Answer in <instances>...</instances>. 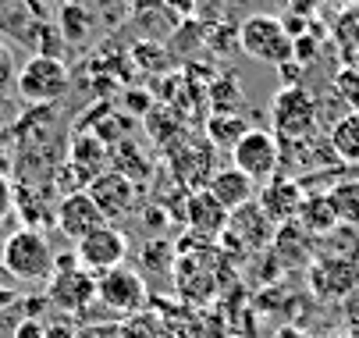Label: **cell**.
<instances>
[{"label": "cell", "mask_w": 359, "mask_h": 338, "mask_svg": "<svg viewBox=\"0 0 359 338\" xmlns=\"http://www.w3.org/2000/svg\"><path fill=\"white\" fill-rule=\"evenodd\" d=\"M0 260H4V271L11 274V281H25V285L50 281L57 271L54 246H50L46 235L36 231V228L11 231L4 238V246H0Z\"/></svg>", "instance_id": "obj_1"}, {"label": "cell", "mask_w": 359, "mask_h": 338, "mask_svg": "<svg viewBox=\"0 0 359 338\" xmlns=\"http://www.w3.org/2000/svg\"><path fill=\"white\" fill-rule=\"evenodd\" d=\"M238 50L256 58V61H264V65L281 68V65L295 61V39L288 36L281 18L256 11V15H245L238 22Z\"/></svg>", "instance_id": "obj_2"}, {"label": "cell", "mask_w": 359, "mask_h": 338, "mask_svg": "<svg viewBox=\"0 0 359 338\" xmlns=\"http://www.w3.org/2000/svg\"><path fill=\"white\" fill-rule=\"evenodd\" d=\"M72 86V75H68V65L54 54H36L29 58L18 75H15V89L25 104L32 107H50V104H57L61 96L68 93Z\"/></svg>", "instance_id": "obj_3"}, {"label": "cell", "mask_w": 359, "mask_h": 338, "mask_svg": "<svg viewBox=\"0 0 359 338\" xmlns=\"http://www.w3.org/2000/svg\"><path fill=\"white\" fill-rule=\"evenodd\" d=\"M271 121H274V135L281 142H302V139L317 135L320 107L302 86H285L271 100Z\"/></svg>", "instance_id": "obj_4"}, {"label": "cell", "mask_w": 359, "mask_h": 338, "mask_svg": "<svg viewBox=\"0 0 359 338\" xmlns=\"http://www.w3.org/2000/svg\"><path fill=\"white\" fill-rule=\"evenodd\" d=\"M231 164L256 185L271 182L274 175H281V139L267 128H245L231 147Z\"/></svg>", "instance_id": "obj_5"}, {"label": "cell", "mask_w": 359, "mask_h": 338, "mask_svg": "<svg viewBox=\"0 0 359 338\" xmlns=\"http://www.w3.org/2000/svg\"><path fill=\"white\" fill-rule=\"evenodd\" d=\"M146 299H149V288H146V278L135 267L121 264V267L96 274V303L107 306L111 313H121V317L142 313Z\"/></svg>", "instance_id": "obj_6"}, {"label": "cell", "mask_w": 359, "mask_h": 338, "mask_svg": "<svg viewBox=\"0 0 359 338\" xmlns=\"http://www.w3.org/2000/svg\"><path fill=\"white\" fill-rule=\"evenodd\" d=\"M46 299L68 313L86 310L89 303H96V274L86 271L79 260H57V271L46 285Z\"/></svg>", "instance_id": "obj_7"}, {"label": "cell", "mask_w": 359, "mask_h": 338, "mask_svg": "<svg viewBox=\"0 0 359 338\" xmlns=\"http://www.w3.org/2000/svg\"><path fill=\"white\" fill-rule=\"evenodd\" d=\"M125 257H128V238L114 224H100L96 231H89L86 238L75 243V260L86 271H93V274H104L111 267H121Z\"/></svg>", "instance_id": "obj_8"}, {"label": "cell", "mask_w": 359, "mask_h": 338, "mask_svg": "<svg viewBox=\"0 0 359 338\" xmlns=\"http://www.w3.org/2000/svg\"><path fill=\"white\" fill-rule=\"evenodd\" d=\"M86 192L96 200L100 214L107 217V224L128 217V214L135 210V203H139V185H135L125 171H118V168L100 171V175L86 185Z\"/></svg>", "instance_id": "obj_9"}, {"label": "cell", "mask_w": 359, "mask_h": 338, "mask_svg": "<svg viewBox=\"0 0 359 338\" xmlns=\"http://www.w3.org/2000/svg\"><path fill=\"white\" fill-rule=\"evenodd\" d=\"M274 235H278V224L264 214V207L256 203V200L228 214L224 238H228V243H235L238 250L260 253V250H267V246L274 243Z\"/></svg>", "instance_id": "obj_10"}, {"label": "cell", "mask_w": 359, "mask_h": 338, "mask_svg": "<svg viewBox=\"0 0 359 338\" xmlns=\"http://www.w3.org/2000/svg\"><path fill=\"white\" fill-rule=\"evenodd\" d=\"M100 224H107V217L100 214L96 200L89 196L86 189H75L68 192V196L57 203V228L72 238V243H79V238H86L89 231H96Z\"/></svg>", "instance_id": "obj_11"}, {"label": "cell", "mask_w": 359, "mask_h": 338, "mask_svg": "<svg viewBox=\"0 0 359 338\" xmlns=\"http://www.w3.org/2000/svg\"><path fill=\"white\" fill-rule=\"evenodd\" d=\"M310 285L320 299H345L352 288L359 285V264L352 257H324L310 271Z\"/></svg>", "instance_id": "obj_12"}, {"label": "cell", "mask_w": 359, "mask_h": 338, "mask_svg": "<svg viewBox=\"0 0 359 338\" xmlns=\"http://www.w3.org/2000/svg\"><path fill=\"white\" fill-rule=\"evenodd\" d=\"M302 196H306V189H302L295 178L274 175L271 182L260 185V196H256V203H260L264 214L281 228V224L295 221V214H299V207H302Z\"/></svg>", "instance_id": "obj_13"}, {"label": "cell", "mask_w": 359, "mask_h": 338, "mask_svg": "<svg viewBox=\"0 0 359 338\" xmlns=\"http://www.w3.org/2000/svg\"><path fill=\"white\" fill-rule=\"evenodd\" d=\"M210 192V196L231 214V210H238V207H245V203H252L256 196H260V185H256L249 175H242L235 164L231 168H221V171H214L210 175V182L203 185Z\"/></svg>", "instance_id": "obj_14"}, {"label": "cell", "mask_w": 359, "mask_h": 338, "mask_svg": "<svg viewBox=\"0 0 359 338\" xmlns=\"http://www.w3.org/2000/svg\"><path fill=\"white\" fill-rule=\"evenodd\" d=\"M185 221L196 235L203 238H214V235H224L228 228V210L210 196L207 189H192L185 196Z\"/></svg>", "instance_id": "obj_15"}, {"label": "cell", "mask_w": 359, "mask_h": 338, "mask_svg": "<svg viewBox=\"0 0 359 338\" xmlns=\"http://www.w3.org/2000/svg\"><path fill=\"white\" fill-rule=\"evenodd\" d=\"M295 224H299L306 235H313V238L331 235V231L338 228V214H334V203H331L327 192H306L302 207H299V214H295Z\"/></svg>", "instance_id": "obj_16"}, {"label": "cell", "mask_w": 359, "mask_h": 338, "mask_svg": "<svg viewBox=\"0 0 359 338\" xmlns=\"http://www.w3.org/2000/svg\"><path fill=\"white\" fill-rule=\"evenodd\" d=\"M327 142H331V154L341 164H355L359 168V111L341 114L331 128H327Z\"/></svg>", "instance_id": "obj_17"}, {"label": "cell", "mask_w": 359, "mask_h": 338, "mask_svg": "<svg viewBox=\"0 0 359 338\" xmlns=\"http://www.w3.org/2000/svg\"><path fill=\"white\" fill-rule=\"evenodd\" d=\"M86 168V178L93 182L100 171H107V147H104V139L93 135V132H79L72 139V168Z\"/></svg>", "instance_id": "obj_18"}, {"label": "cell", "mask_w": 359, "mask_h": 338, "mask_svg": "<svg viewBox=\"0 0 359 338\" xmlns=\"http://www.w3.org/2000/svg\"><path fill=\"white\" fill-rule=\"evenodd\" d=\"M327 196H331V203H334L338 224H345V228H359V178L334 182V185L327 189Z\"/></svg>", "instance_id": "obj_19"}, {"label": "cell", "mask_w": 359, "mask_h": 338, "mask_svg": "<svg viewBox=\"0 0 359 338\" xmlns=\"http://www.w3.org/2000/svg\"><path fill=\"white\" fill-rule=\"evenodd\" d=\"M242 132H245V121L238 118V114H231V111H217V118L210 121V142L214 147H235V142L242 139Z\"/></svg>", "instance_id": "obj_20"}, {"label": "cell", "mask_w": 359, "mask_h": 338, "mask_svg": "<svg viewBox=\"0 0 359 338\" xmlns=\"http://www.w3.org/2000/svg\"><path fill=\"white\" fill-rule=\"evenodd\" d=\"M125 338H164V327H161V320L153 317V313H132L128 320H125Z\"/></svg>", "instance_id": "obj_21"}, {"label": "cell", "mask_w": 359, "mask_h": 338, "mask_svg": "<svg viewBox=\"0 0 359 338\" xmlns=\"http://www.w3.org/2000/svg\"><path fill=\"white\" fill-rule=\"evenodd\" d=\"M338 39L348 46V50H359V4H352V8H345L341 15H338Z\"/></svg>", "instance_id": "obj_22"}, {"label": "cell", "mask_w": 359, "mask_h": 338, "mask_svg": "<svg viewBox=\"0 0 359 338\" xmlns=\"http://www.w3.org/2000/svg\"><path fill=\"white\" fill-rule=\"evenodd\" d=\"M15 50H11V46L4 43V39H0V89H8L11 82H15Z\"/></svg>", "instance_id": "obj_23"}, {"label": "cell", "mask_w": 359, "mask_h": 338, "mask_svg": "<svg viewBox=\"0 0 359 338\" xmlns=\"http://www.w3.org/2000/svg\"><path fill=\"white\" fill-rule=\"evenodd\" d=\"M338 93H341V96H348L352 104H359V75L345 68V72L338 75Z\"/></svg>", "instance_id": "obj_24"}, {"label": "cell", "mask_w": 359, "mask_h": 338, "mask_svg": "<svg viewBox=\"0 0 359 338\" xmlns=\"http://www.w3.org/2000/svg\"><path fill=\"white\" fill-rule=\"evenodd\" d=\"M8 210H11V189H8V182H0V217Z\"/></svg>", "instance_id": "obj_25"}, {"label": "cell", "mask_w": 359, "mask_h": 338, "mask_svg": "<svg viewBox=\"0 0 359 338\" xmlns=\"http://www.w3.org/2000/svg\"><path fill=\"white\" fill-rule=\"evenodd\" d=\"M8 278H11V274L4 271V260H0V281H8Z\"/></svg>", "instance_id": "obj_26"}]
</instances>
